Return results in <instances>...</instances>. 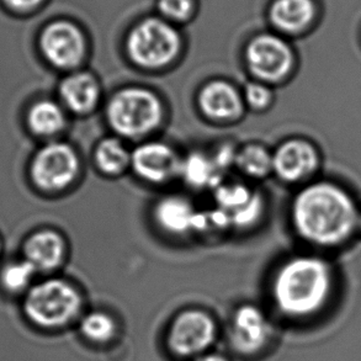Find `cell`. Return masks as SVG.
Segmentation results:
<instances>
[{"mask_svg":"<svg viewBox=\"0 0 361 361\" xmlns=\"http://www.w3.org/2000/svg\"><path fill=\"white\" fill-rule=\"evenodd\" d=\"M331 290L332 274L327 263L314 257H298L279 270L274 298L285 314L307 317L326 305Z\"/></svg>","mask_w":361,"mask_h":361,"instance_id":"7a4b0ae2","label":"cell"},{"mask_svg":"<svg viewBox=\"0 0 361 361\" xmlns=\"http://www.w3.org/2000/svg\"><path fill=\"white\" fill-rule=\"evenodd\" d=\"M181 176L186 183L194 188H209L219 185L221 171L217 169L214 159L202 153H192L181 161Z\"/></svg>","mask_w":361,"mask_h":361,"instance_id":"ac0fdd59","label":"cell"},{"mask_svg":"<svg viewBox=\"0 0 361 361\" xmlns=\"http://www.w3.org/2000/svg\"><path fill=\"white\" fill-rule=\"evenodd\" d=\"M35 270L36 269L34 268V265L27 260L10 264L1 271L0 283L6 291L20 293L21 290L27 288Z\"/></svg>","mask_w":361,"mask_h":361,"instance_id":"7402d4cb","label":"cell"},{"mask_svg":"<svg viewBox=\"0 0 361 361\" xmlns=\"http://www.w3.org/2000/svg\"><path fill=\"white\" fill-rule=\"evenodd\" d=\"M95 161L104 173L118 174L131 161V157L118 140L106 138L97 148Z\"/></svg>","mask_w":361,"mask_h":361,"instance_id":"ffe728a7","label":"cell"},{"mask_svg":"<svg viewBox=\"0 0 361 361\" xmlns=\"http://www.w3.org/2000/svg\"><path fill=\"white\" fill-rule=\"evenodd\" d=\"M250 72L264 82H279L290 72L293 52L288 44L275 35H259L247 47Z\"/></svg>","mask_w":361,"mask_h":361,"instance_id":"52a82bcc","label":"cell"},{"mask_svg":"<svg viewBox=\"0 0 361 361\" xmlns=\"http://www.w3.org/2000/svg\"><path fill=\"white\" fill-rule=\"evenodd\" d=\"M79 171L78 157L66 143H52L35 157L31 176L44 190H62L68 186Z\"/></svg>","mask_w":361,"mask_h":361,"instance_id":"8992f818","label":"cell"},{"mask_svg":"<svg viewBox=\"0 0 361 361\" xmlns=\"http://www.w3.org/2000/svg\"><path fill=\"white\" fill-rule=\"evenodd\" d=\"M161 118V102L146 89H123L109 104V123L123 137L145 136L159 125Z\"/></svg>","mask_w":361,"mask_h":361,"instance_id":"3957f363","label":"cell"},{"mask_svg":"<svg viewBox=\"0 0 361 361\" xmlns=\"http://www.w3.org/2000/svg\"><path fill=\"white\" fill-rule=\"evenodd\" d=\"M215 327L204 313L191 311L178 317L171 327V345L180 355H191L210 345Z\"/></svg>","mask_w":361,"mask_h":361,"instance_id":"30bf717a","label":"cell"},{"mask_svg":"<svg viewBox=\"0 0 361 361\" xmlns=\"http://www.w3.org/2000/svg\"><path fill=\"white\" fill-rule=\"evenodd\" d=\"M235 158L237 156H235L233 149L230 146H226L221 148L220 153H217V156L214 158V161H215L217 169L222 171H225V168L227 166H230L232 161H235Z\"/></svg>","mask_w":361,"mask_h":361,"instance_id":"83f0119b","label":"cell"},{"mask_svg":"<svg viewBox=\"0 0 361 361\" xmlns=\"http://www.w3.org/2000/svg\"><path fill=\"white\" fill-rule=\"evenodd\" d=\"M235 163L240 171L253 178H262L273 169V156L264 147L248 146L237 154Z\"/></svg>","mask_w":361,"mask_h":361,"instance_id":"44dd1931","label":"cell"},{"mask_svg":"<svg viewBox=\"0 0 361 361\" xmlns=\"http://www.w3.org/2000/svg\"><path fill=\"white\" fill-rule=\"evenodd\" d=\"M317 164V152L303 140L285 142L273 156L274 171L286 181L302 179L311 174Z\"/></svg>","mask_w":361,"mask_h":361,"instance_id":"8fae6325","label":"cell"},{"mask_svg":"<svg viewBox=\"0 0 361 361\" xmlns=\"http://www.w3.org/2000/svg\"><path fill=\"white\" fill-rule=\"evenodd\" d=\"M63 240L52 231H42L32 235L25 248L27 262L35 269L49 270L61 263L63 257Z\"/></svg>","mask_w":361,"mask_h":361,"instance_id":"e0dca14e","label":"cell"},{"mask_svg":"<svg viewBox=\"0 0 361 361\" xmlns=\"http://www.w3.org/2000/svg\"><path fill=\"white\" fill-rule=\"evenodd\" d=\"M59 94L74 113H88L98 103V83L89 74L75 73L64 79Z\"/></svg>","mask_w":361,"mask_h":361,"instance_id":"9a60e30c","label":"cell"},{"mask_svg":"<svg viewBox=\"0 0 361 361\" xmlns=\"http://www.w3.org/2000/svg\"><path fill=\"white\" fill-rule=\"evenodd\" d=\"M158 6L168 19L184 21L191 14L192 0H159Z\"/></svg>","mask_w":361,"mask_h":361,"instance_id":"484cf974","label":"cell"},{"mask_svg":"<svg viewBox=\"0 0 361 361\" xmlns=\"http://www.w3.org/2000/svg\"><path fill=\"white\" fill-rule=\"evenodd\" d=\"M269 336V326L262 312L253 306H244L235 313L232 342L243 353H253L263 347Z\"/></svg>","mask_w":361,"mask_h":361,"instance_id":"4fadbf2b","label":"cell"},{"mask_svg":"<svg viewBox=\"0 0 361 361\" xmlns=\"http://www.w3.org/2000/svg\"><path fill=\"white\" fill-rule=\"evenodd\" d=\"M80 298L62 280H46L31 288L25 298L24 311L30 321L42 328H57L78 312Z\"/></svg>","mask_w":361,"mask_h":361,"instance_id":"277c9868","label":"cell"},{"mask_svg":"<svg viewBox=\"0 0 361 361\" xmlns=\"http://www.w3.org/2000/svg\"><path fill=\"white\" fill-rule=\"evenodd\" d=\"M180 49L176 30L161 19H146L132 29L127 39V51L132 61L142 68L157 69L176 59Z\"/></svg>","mask_w":361,"mask_h":361,"instance_id":"5b68a950","label":"cell"},{"mask_svg":"<svg viewBox=\"0 0 361 361\" xmlns=\"http://www.w3.org/2000/svg\"><path fill=\"white\" fill-rule=\"evenodd\" d=\"M314 15L313 0H275L270 8L271 23L288 34H298L308 27Z\"/></svg>","mask_w":361,"mask_h":361,"instance_id":"5bb4252c","label":"cell"},{"mask_svg":"<svg viewBox=\"0 0 361 361\" xmlns=\"http://www.w3.org/2000/svg\"><path fill=\"white\" fill-rule=\"evenodd\" d=\"M133 171L145 180L163 183L180 171L181 161L171 147L163 143H146L132 153Z\"/></svg>","mask_w":361,"mask_h":361,"instance_id":"9c48e42d","label":"cell"},{"mask_svg":"<svg viewBox=\"0 0 361 361\" xmlns=\"http://www.w3.org/2000/svg\"><path fill=\"white\" fill-rule=\"evenodd\" d=\"M199 105L207 118L219 121H231L242 113V100L231 84L215 80L201 90Z\"/></svg>","mask_w":361,"mask_h":361,"instance_id":"7c38bea8","label":"cell"},{"mask_svg":"<svg viewBox=\"0 0 361 361\" xmlns=\"http://www.w3.org/2000/svg\"><path fill=\"white\" fill-rule=\"evenodd\" d=\"M82 331L87 337L93 341H108L114 333L113 319L104 313H92L84 318Z\"/></svg>","mask_w":361,"mask_h":361,"instance_id":"cb8c5ba5","label":"cell"},{"mask_svg":"<svg viewBox=\"0 0 361 361\" xmlns=\"http://www.w3.org/2000/svg\"><path fill=\"white\" fill-rule=\"evenodd\" d=\"M29 126L41 136L54 135L63 128V113L57 104L49 100L39 102L30 110Z\"/></svg>","mask_w":361,"mask_h":361,"instance_id":"d6986e66","label":"cell"},{"mask_svg":"<svg viewBox=\"0 0 361 361\" xmlns=\"http://www.w3.org/2000/svg\"><path fill=\"white\" fill-rule=\"evenodd\" d=\"M252 197L253 195L249 192L248 189L238 184L219 186L216 189V200L219 207L230 216L247 205Z\"/></svg>","mask_w":361,"mask_h":361,"instance_id":"603a6c76","label":"cell"},{"mask_svg":"<svg viewBox=\"0 0 361 361\" xmlns=\"http://www.w3.org/2000/svg\"><path fill=\"white\" fill-rule=\"evenodd\" d=\"M245 99L252 108L264 110L271 103L273 95L263 84L250 83L245 88Z\"/></svg>","mask_w":361,"mask_h":361,"instance_id":"4316f807","label":"cell"},{"mask_svg":"<svg viewBox=\"0 0 361 361\" xmlns=\"http://www.w3.org/2000/svg\"><path fill=\"white\" fill-rule=\"evenodd\" d=\"M262 207L263 206H262L260 197L258 195H253L247 205L230 216L231 224L240 226V227H248V226L253 225L262 214Z\"/></svg>","mask_w":361,"mask_h":361,"instance_id":"d4e9b609","label":"cell"},{"mask_svg":"<svg viewBox=\"0 0 361 361\" xmlns=\"http://www.w3.org/2000/svg\"><path fill=\"white\" fill-rule=\"evenodd\" d=\"M156 220L161 228L180 235L195 230L196 212L192 206L183 197L171 196L158 202L154 210Z\"/></svg>","mask_w":361,"mask_h":361,"instance_id":"2e32d148","label":"cell"},{"mask_svg":"<svg viewBox=\"0 0 361 361\" xmlns=\"http://www.w3.org/2000/svg\"><path fill=\"white\" fill-rule=\"evenodd\" d=\"M197 361H225L222 357H216V355H210V357H202V359H199Z\"/></svg>","mask_w":361,"mask_h":361,"instance_id":"f546056e","label":"cell"},{"mask_svg":"<svg viewBox=\"0 0 361 361\" xmlns=\"http://www.w3.org/2000/svg\"><path fill=\"white\" fill-rule=\"evenodd\" d=\"M44 57L59 68L77 67L84 56V37L80 30L68 21L49 24L39 39Z\"/></svg>","mask_w":361,"mask_h":361,"instance_id":"ba28073f","label":"cell"},{"mask_svg":"<svg viewBox=\"0 0 361 361\" xmlns=\"http://www.w3.org/2000/svg\"><path fill=\"white\" fill-rule=\"evenodd\" d=\"M42 0H4L5 4L9 6L10 9L16 11H27L34 9Z\"/></svg>","mask_w":361,"mask_h":361,"instance_id":"f1b7e54d","label":"cell"},{"mask_svg":"<svg viewBox=\"0 0 361 361\" xmlns=\"http://www.w3.org/2000/svg\"><path fill=\"white\" fill-rule=\"evenodd\" d=\"M293 217L298 233L319 245H336L347 240L357 222L352 197L328 183L303 189L293 201Z\"/></svg>","mask_w":361,"mask_h":361,"instance_id":"6da1fadb","label":"cell"}]
</instances>
